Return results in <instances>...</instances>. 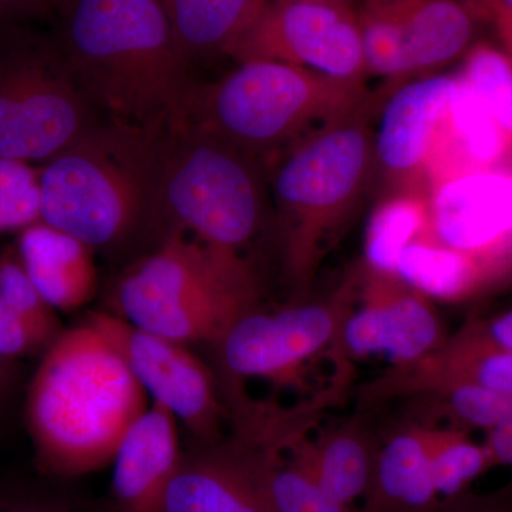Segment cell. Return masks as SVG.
Returning a JSON list of instances; mask_svg holds the SVG:
<instances>
[{
  "mask_svg": "<svg viewBox=\"0 0 512 512\" xmlns=\"http://www.w3.org/2000/svg\"><path fill=\"white\" fill-rule=\"evenodd\" d=\"M52 33L107 120L167 131L190 120L198 87L160 0H63Z\"/></svg>",
  "mask_w": 512,
  "mask_h": 512,
  "instance_id": "6da1fadb",
  "label": "cell"
},
{
  "mask_svg": "<svg viewBox=\"0 0 512 512\" xmlns=\"http://www.w3.org/2000/svg\"><path fill=\"white\" fill-rule=\"evenodd\" d=\"M147 409V393L92 323L60 333L46 348L26 402L37 466L62 478L111 466Z\"/></svg>",
  "mask_w": 512,
  "mask_h": 512,
  "instance_id": "7a4b0ae2",
  "label": "cell"
},
{
  "mask_svg": "<svg viewBox=\"0 0 512 512\" xmlns=\"http://www.w3.org/2000/svg\"><path fill=\"white\" fill-rule=\"evenodd\" d=\"M165 131L97 124L39 170L40 218L92 249L116 247L164 215Z\"/></svg>",
  "mask_w": 512,
  "mask_h": 512,
  "instance_id": "3957f363",
  "label": "cell"
},
{
  "mask_svg": "<svg viewBox=\"0 0 512 512\" xmlns=\"http://www.w3.org/2000/svg\"><path fill=\"white\" fill-rule=\"evenodd\" d=\"M369 104L286 148L272 177L286 278L306 299L352 218L375 165Z\"/></svg>",
  "mask_w": 512,
  "mask_h": 512,
  "instance_id": "277c9868",
  "label": "cell"
},
{
  "mask_svg": "<svg viewBox=\"0 0 512 512\" xmlns=\"http://www.w3.org/2000/svg\"><path fill=\"white\" fill-rule=\"evenodd\" d=\"M121 318L177 342L218 345L256 311L259 286L238 252L168 232L156 251L128 269L117 286Z\"/></svg>",
  "mask_w": 512,
  "mask_h": 512,
  "instance_id": "5b68a950",
  "label": "cell"
},
{
  "mask_svg": "<svg viewBox=\"0 0 512 512\" xmlns=\"http://www.w3.org/2000/svg\"><path fill=\"white\" fill-rule=\"evenodd\" d=\"M369 103L365 83L249 60L220 82L198 89L188 121L255 157L289 148Z\"/></svg>",
  "mask_w": 512,
  "mask_h": 512,
  "instance_id": "8992f818",
  "label": "cell"
},
{
  "mask_svg": "<svg viewBox=\"0 0 512 512\" xmlns=\"http://www.w3.org/2000/svg\"><path fill=\"white\" fill-rule=\"evenodd\" d=\"M252 156L194 124L164 133L161 201L177 229L238 252L261 229L264 188Z\"/></svg>",
  "mask_w": 512,
  "mask_h": 512,
  "instance_id": "52a82bcc",
  "label": "cell"
},
{
  "mask_svg": "<svg viewBox=\"0 0 512 512\" xmlns=\"http://www.w3.org/2000/svg\"><path fill=\"white\" fill-rule=\"evenodd\" d=\"M52 35L0 28V158L45 164L101 123Z\"/></svg>",
  "mask_w": 512,
  "mask_h": 512,
  "instance_id": "ba28073f",
  "label": "cell"
},
{
  "mask_svg": "<svg viewBox=\"0 0 512 512\" xmlns=\"http://www.w3.org/2000/svg\"><path fill=\"white\" fill-rule=\"evenodd\" d=\"M362 265L332 291L293 301L275 312L259 309L239 319L218 343L222 365L235 380L286 382L319 353L338 349L343 326L359 301Z\"/></svg>",
  "mask_w": 512,
  "mask_h": 512,
  "instance_id": "9c48e42d",
  "label": "cell"
},
{
  "mask_svg": "<svg viewBox=\"0 0 512 512\" xmlns=\"http://www.w3.org/2000/svg\"><path fill=\"white\" fill-rule=\"evenodd\" d=\"M414 241L466 256L477 271L480 299L512 288L510 171H476L437 185L426 227Z\"/></svg>",
  "mask_w": 512,
  "mask_h": 512,
  "instance_id": "30bf717a",
  "label": "cell"
},
{
  "mask_svg": "<svg viewBox=\"0 0 512 512\" xmlns=\"http://www.w3.org/2000/svg\"><path fill=\"white\" fill-rule=\"evenodd\" d=\"M476 15L460 0H360L366 72L397 87L470 50Z\"/></svg>",
  "mask_w": 512,
  "mask_h": 512,
  "instance_id": "8fae6325",
  "label": "cell"
},
{
  "mask_svg": "<svg viewBox=\"0 0 512 512\" xmlns=\"http://www.w3.org/2000/svg\"><path fill=\"white\" fill-rule=\"evenodd\" d=\"M229 56L269 60L346 82L365 83L357 12L313 2H271Z\"/></svg>",
  "mask_w": 512,
  "mask_h": 512,
  "instance_id": "7c38bea8",
  "label": "cell"
},
{
  "mask_svg": "<svg viewBox=\"0 0 512 512\" xmlns=\"http://www.w3.org/2000/svg\"><path fill=\"white\" fill-rule=\"evenodd\" d=\"M106 336L153 402L161 404L198 439L215 443L225 409L208 367L185 343L137 328L109 313L87 319Z\"/></svg>",
  "mask_w": 512,
  "mask_h": 512,
  "instance_id": "4fadbf2b",
  "label": "cell"
},
{
  "mask_svg": "<svg viewBox=\"0 0 512 512\" xmlns=\"http://www.w3.org/2000/svg\"><path fill=\"white\" fill-rule=\"evenodd\" d=\"M360 265L359 301L343 326L336 363L384 356L392 366H404L437 352L450 335L433 299L396 272Z\"/></svg>",
  "mask_w": 512,
  "mask_h": 512,
  "instance_id": "5bb4252c",
  "label": "cell"
},
{
  "mask_svg": "<svg viewBox=\"0 0 512 512\" xmlns=\"http://www.w3.org/2000/svg\"><path fill=\"white\" fill-rule=\"evenodd\" d=\"M163 512H274L255 441L238 436L184 456L165 494Z\"/></svg>",
  "mask_w": 512,
  "mask_h": 512,
  "instance_id": "9a60e30c",
  "label": "cell"
},
{
  "mask_svg": "<svg viewBox=\"0 0 512 512\" xmlns=\"http://www.w3.org/2000/svg\"><path fill=\"white\" fill-rule=\"evenodd\" d=\"M183 458L177 419L153 402L128 429L111 463L119 512H163L165 494Z\"/></svg>",
  "mask_w": 512,
  "mask_h": 512,
  "instance_id": "2e32d148",
  "label": "cell"
},
{
  "mask_svg": "<svg viewBox=\"0 0 512 512\" xmlns=\"http://www.w3.org/2000/svg\"><path fill=\"white\" fill-rule=\"evenodd\" d=\"M456 76H436L397 87L384 106L375 136L377 160L394 175L419 170L447 117Z\"/></svg>",
  "mask_w": 512,
  "mask_h": 512,
  "instance_id": "e0dca14e",
  "label": "cell"
},
{
  "mask_svg": "<svg viewBox=\"0 0 512 512\" xmlns=\"http://www.w3.org/2000/svg\"><path fill=\"white\" fill-rule=\"evenodd\" d=\"M288 441L326 493L350 508L362 503L375 477L380 447L379 431L370 426L367 413L357 412L315 439H306L292 423Z\"/></svg>",
  "mask_w": 512,
  "mask_h": 512,
  "instance_id": "ac0fdd59",
  "label": "cell"
},
{
  "mask_svg": "<svg viewBox=\"0 0 512 512\" xmlns=\"http://www.w3.org/2000/svg\"><path fill=\"white\" fill-rule=\"evenodd\" d=\"M375 477L357 512H433L441 498L431 477L427 423L407 416L379 431Z\"/></svg>",
  "mask_w": 512,
  "mask_h": 512,
  "instance_id": "d6986e66",
  "label": "cell"
},
{
  "mask_svg": "<svg viewBox=\"0 0 512 512\" xmlns=\"http://www.w3.org/2000/svg\"><path fill=\"white\" fill-rule=\"evenodd\" d=\"M16 251L37 291L53 309L74 311L96 293L94 249L72 235L37 221L19 231Z\"/></svg>",
  "mask_w": 512,
  "mask_h": 512,
  "instance_id": "ffe728a7",
  "label": "cell"
},
{
  "mask_svg": "<svg viewBox=\"0 0 512 512\" xmlns=\"http://www.w3.org/2000/svg\"><path fill=\"white\" fill-rule=\"evenodd\" d=\"M292 423H266L248 434L262 454L266 493L274 512H353L326 493L289 446Z\"/></svg>",
  "mask_w": 512,
  "mask_h": 512,
  "instance_id": "44dd1931",
  "label": "cell"
},
{
  "mask_svg": "<svg viewBox=\"0 0 512 512\" xmlns=\"http://www.w3.org/2000/svg\"><path fill=\"white\" fill-rule=\"evenodd\" d=\"M178 45L192 57L231 53L269 0H160Z\"/></svg>",
  "mask_w": 512,
  "mask_h": 512,
  "instance_id": "7402d4cb",
  "label": "cell"
},
{
  "mask_svg": "<svg viewBox=\"0 0 512 512\" xmlns=\"http://www.w3.org/2000/svg\"><path fill=\"white\" fill-rule=\"evenodd\" d=\"M456 79L447 114L454 141L463 151L471 170L504 167L510 157L507 138L463 73L457 74Z\"/></svg>",
  "mask_w": 512,
  "mask_h": 512,
  "instance_id": "603a6c76",
  "label": "cell"
},
{
  "mask_svg": "<svg viewBox=\"0 0 512 512\" xmlns=\"http://www.w3.org/2000/svg\"><path fill=\"white\" fill-rule=\"evenodd\" d=\"M409 417H446L460 429L488 430L512 417V392L485 389L476 384H447L403 400Z\"/></svg>",
  "mask_w": 512,
  "mask_h": 512,
  "instance_id": "cb8c5ba5",
  "label": "cell"
},
{
  "mask_svg": "<svg viewBox=\"0 0 512 512\" xmlns=\"http://www.w3.org/2000/svg\"><path fill=\"white\" fill-rule=\"evenodd\" d=\"M427 443L431 477L441 500L467 493L478 478L495 468L484 443L474 440L466 429L427 423Z\"/></svg>",
  "mask_w": 512,
  "mask_h": 512,
  "instance_id": "d4e9b609",
  "label": "cell"
},
{
  "mask_svg": "<svg viewBox=\"0 0 512 512\" xmlns=\"http://www.w3.org/2000/svg\"><path fill=\"white\" fill-rule=\"evenodd\" d=\"M427 205L413 194H397L377 205L367 224L365 262L379 271L396 272L397 261L426 227Z\"/></svg>",
  "mask_w": 512,
  "mask_h": 512,
  "instance_id": "484cf974",
  "label": "cell"
},
{
  "mask_svg": "<svg viewBox=\"0 0 512 512\" xmlns=\"http://www.w3.org/2000/svg\"><path fill=\"white\" fill-rule=\"evenodd\" d=\"M463 76L507 138L512 158V64L505 53L493 46L477 45L467 52ZM507 161V163H508Z\"/></svg>",
  "mask_w": 512,
  "mask_h": 512,
  "instance_id": "4316f807",
  "label": "cell"
},
{
  "mask_svg": "<svg viewBox=\"0 0 512 512\" xmlns=\"http://www.w3.org/2000/svg\"><path fill=\"white\" fill-rule=\"evenodd\" d=\"M40 218L39 170L0 158V234L22 231Z\"/></svg>",
  "mask_w": 512,
  "mask_h": 512,
  "instance_id": "83f0119b",
  "label": "cell"
},
{
  "mask_svg": "<svg viewBox=\"0 0 512 512\" xmlns=\"http://www.w3.org/2000/svg\"><path fill=\"white\" fill-rule=\"evenodd\" d=\"M0 301L56 339L60 335L55 309L37 291L16 248L0 255Z\"/></svg>",
  "mask_w": 512,
  "mask_h": 512,
  "instance_id": "f1b7e54d",
  "label": "cell"
},
{
  "mask_svg": "<svg viewBox=\"0 0 512 512\" xmlns=\"http://www.w3.org/2000/svg\"><path fill=\"white\" fill-rule=\"evenodd\" d=\"M52 336L0 301V359L32 355L53 342Z\"/></svg>",
  "mask_w": 512,
  "mask_h": 512,
  "instance_id": "f546056e",
  "label": "cell"
},
{
  "mask_svg": "<svg viewBox=\"0 0 512 512\" xmlns=\"http://www.w3.org/2000/svg\"><path fill=\"white\" fill-rule=\"evenodd\" d=\"M458 330L483 345L512 352V309L488 318L468 320Z\"/></svg>",
  "mask_w": 512,
  "mask_h": 512,
  "instance_id": "4dcf8cb0",
  "label": "cell"
},
{
  "mask_svg": "<svg viewBox=\"0 0 512 512\" xmlns=\"http://www.w3.org/2000/svg\"><path fill=\"white\" fill-rule=\"evenodd\" d=\"M63 0H0V28L53 19Z\"/></svg>",
  "mask_w": 512,
  "mask_h": 512,
  "instance_id": "1f68e13d",
  "label": "cell"
},
{
  "mask_svg": "<svg viewBox=\"0 0 512 512\" xmlns=\"http://www.w3.org/2000/svg\"><path fill=\"white\" fill-rule=\"evenodd\" d=\"M484 433L483 443L493 458L495 468L507 467L512 470V417L500 421Z\"/></svg>",
  "mask_w": 512,
  "mask_h": 512,
  "instance_id": "d6a6232c",
  "label": "cell"
},
{
  "mask_svg": "<svg viewBox=\"0 0 512 512\" xmlns=\"http://www.w3.org/2000/svg\"><path fill=\"white\" fill-rule=\"evenodd\" d=\"M498 488L485 493H467L458 495V497L441 500L439 507L433 512H490L497 500Z\"/></svg>",
  "mask_w": 512,
  "mask_h": 512,
  "instance_id": "836d02e7",
  "label": "cell"
},
{
  "mask_svg": "<svg viewBox=\"0 0 512 512\" xmlns=\"http://www.w3.org/2000/svg\"><path fill=\"white\" fill-rule=\"evenodd\" d=\"M493 23L498 30V35L503 40L505 55H507L512 64V10L505 8L504 5L501 6L497 15H495Z\"/></svg>",
  "mask_w": 512,
  "mask_h": 512,
  "instance_id": "e575fe53",
  "label": "cell"
},
{
  "mask_svg": "<svg viewBox=\"0 0 512 512\" xmlns=\"http://www.w3.org/2000/svg\"><path fill=\"white\" fill-rule=\"evenodd\" d=\"M460 2L464 3L477 19L490 20V22H493L498 10L503 6L501 0H460Z\"/></svg>",
  "mask_w": 512,
  "mask_h": 512,
  "instance_id": "d590c367",
  "label": "cell"
},
{
  "mask_svg": "<svg viewBox=\"0 0 512 512\" xmlns=\"http://www.w3.org/2000/svg\"><path fill=\"white\" fill-rule=\"evenodd\" d=\"M0 512H64L60 508L53 507L35 501L16 500L0 504Z\"/></svg>",
  "mask_w": 512,
  "mask_h": 512,
  "instance_id": "8d00e7d4",
  "label": "cell"
},
{
  "mask_svg": "<svg viewBox=\"0 0 512 512\" xmlns=\"http://www.w3.org/2000/svg\"><path fill=\"white\" fill-rule=\"evenodd\" d=\"M490 512H512V480L498 488L497 500Z\"/></svg>",
  "mask_w": 512,
  "mask_h": 512,
  "instance_id": "74e56055",
  "label": "cell"
},
{
  "mask_svg": "<svg viewBox=\"0 0 512 512\" xmlns=\"http://www.w3.org/2000/svg\"><path fill=\"white\" fill-rule=\"evenodd\" d=\"M271 2L285 3V2H313L323 3V5L338 6V8L353 10L357 12L360 0H271Z\"/></svg>",
  "mask_w": 512,
  "mask_h": 512,
  "instance_id": "f35d334b",
  "label": "cell"
},
{
  "mask_svg": "<svg viewBox=\"0 0 512 512\" xmlns=\"http://www.w3.org/2000/svg\"><path fill=\"white\" fill-rule=\"evenodd\" d=\"M8 360L0 359V387L5 383L6 376H8Z\"/></svg>",
  "mask_w": 512,
  "mask_h": 512,
  "instance_id": "ab89813d",
  "label": "cell"
},
{
  "mask_svg": "<svg viewBox=\"0 0 512 512\" xmlns=\"http://www.w3.org/2000/svg\"><path fill=\"white\" fill-rule=\"evenodd\" d=\"M501 3H503L505 8L512 10V0H501Z\"/></svg>",
  "mask_w": 512,
  "mask_h": 512,
  "instance_id": "60d3db41",
  "label": "cell"
},
{
  "mask_svg": "<svg viewBox=\"0 0 512 512\" xmlns=\"http://www.w3.org/2000/svg\"><path fill=\"white\" fill-rule=\"evenodd\" d=\"M503 168H505V170L510 171V173L512 174V158H511V160H510V161H508V163H507V164H505V165H504V167H503Z\"/></svg>",
  "mask_w": 512,
  "mask_h": 512,
  "instance_id": "b9f144b4",
  "label": "cell"
}]
</instances>
